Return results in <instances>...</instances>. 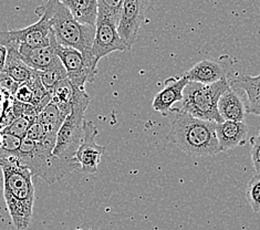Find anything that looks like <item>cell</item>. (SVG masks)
Segmentation results:
<instances>
[{"mask_svg": "<svg viewBox=\"0 0 260 230\" xmlns=\"http://www.w3.org/2000/svg\"><path fill=\"white\" fill-rule=\"evenodd\" d=\"M39 14L48 17L58 45L74 49L84 58L98 62L92 55L95 27L79 23L72 17L69 9L58 0H49V2L42 3L36 9V15Z\"/></svg>", "mask_w": 260, "mask_h": 230, "instance_id": "1", "label": "cell"}, {"mask_svg": "<svg viewBox=\"0 0 260 230\" xmlns=\"http://www.w3.org/2000/svg\"><path fill=\"white\" fill-rule=\"evenodd\" d=\"M175 114L167 139L190 156H213L220 152L216 136V123L203 121L185 112Z\"/></svg>", "mask_w": 260, "mask_h": 230, "instance_id": "2", "label": "cell"}, {"mask_svg": "<svg viewBox=\"0 0 260 230\" xmlns=\"http://www.w3.org/2000/svg\"><path fill=\"white\" fill-rule=\"evenodd\" d=\"M4 197L12 223L18 230L27 229L32 218L35 186L32 175L17 161L2 166Z\"/></svg>", "mask_w": 260, "mask_h": 230, "instance_id": "3", "label": "cell"}, {"mask_svg": "<svg viewBox=\"0 0 260 230\" xmlns=\"http://www.w3.org/2000/svg\"><path fill=\"white\" fill-rule=\"evenodd\" d=\"M55 143L43 140L35 142L24 138L21 141L17 163L26 167L32 177L45 179L49 185L62 179L73 171H79L78 163H68L53 155Z\"/></svg>", "mask_w": 260, "mask_h": 230, "instance_id": "4", "label": "cell"}, {"mask_svg": "<svg viewBox=\"0 0 260 230\" xmlns=\"http://www.w3.org/2000/svg\"><path fill=\"white\" fill-rule=\"evenodd\" d=\"M229 88L228 80H221L213 84L188 82L184 89L181 108L174 109L203 121L222 123L224 120L219 114L218 101Z\"/></svg>", "mask_w": 260, "mask_h": 230, "instance_id": "5", "label": "cell"}, {"mask_svg": "<svg viewBox=\"0 0 260 230\" xmlns=\"http://www.w3.org/2000/svg\"><path fill=\"white\" fill-rule=\"evenodd\" d=\"M122 7V0H98L95 36L92 47V55L98 62L114 51L127 50L117 34Z\"/></svg>", "mask_w": 260, "mask_h": 230, "instance_id": "6", "label": "cell"}, {"mask_svg": "<svg viewBox=\"0 0 260 230\" xmlns=\"http://www.w3.org/2000/svg\"><path fill=\"white\" fill-rule=\"evenodd\" d=\"M90 104V96L85 90H80L74 98L70 114L60 127L53 155L68 163H78L76 154L83 141L84 114Z\"/></svg>", "mask_w": 260, "mask_h": 230, "instance_id": "7", "label": "cell"}, {"mask_svg": "<svg viewBox=\"0 0 260 230\" xmlns=\"http://www.w3.org/2000/svg\"><path fill=\"white\" fill-rule=\"evenodd\" d=\"M55 52L63 64L67 78L78 89L85 90V84L93 82L98 73V62L84 58L79 51L60 45L55 47Z\"/></svg>", "mask_w": 260, "mask_h": 230, "instance_id": "8", "label": "cell"}, {"mask_svg": "<svg viewBox=\"0 0 260 230\" xmlns=\"http://www.w3.org/2000/svg\"><path fill=\"white\" fill-rule=\"evenodd\" d=\"M234 62L229 55H221L218 59L203 60L196 63L183 76L189 82L202 84H213L221 80H228L231 77Z\"/></svg>", "mask_w": 260, "mask_h": 230, "instance_id": "9", "label": "cell"}, {"mask_svg": "<svg viewBox=\"0 0 260 230\" xmlns=\"http://www.w3.org/2000/svg\"><path fill=\"white\" fill-rule=\"evenodd\" d=\"M147 5V2H140V0L123 2L120 21L117 24V34L127 50L133 47L138 38L141 24L144 21Z\"/></svg>", "mask_w": 260, "mask_h": 230, "instance_id": "10", "label": "cell"}, {"mask_svg": "<svg viewBox=\"0 0 260 230\" xmlns=\"http://www.w3.org/2000/svg\"><path fill=\"white\" fill-rule=\"evenodd\" d=\"M83 133V141L77 151L76 160L79 164L80 172L94 174L98 172V167L107 147L99 145L95 142L98 128L92 122L84 121Z\"/></svg>", "mask_w": 260, "mask_h": 230, "instance_id": "11", "label": "cell"}, {"mask_svg": "<svg viewBox=\"0 0 260 230\" xmlns=\"http://www.w3.org/2000/svg\"><path fill=\"white\" fill-rule=\"evenodd\" d=\"M39 20L34 24L17 30H10L12 38L17 42L18 47H26L30 49L48 47L55 40L50 21L43 14L37 15Z\"/></svg>", "mask_w": 260, "mask_h": 230, "instance_id": "12", "label": "cell"}, {"mask_svg": "<svg viewBox=\"0 0 260 230\" xmlns=\"http://www.w3.org/2000/svg\"><path fill=\"white\" fill-rule=\"evenodd\" d=\"M189 81L184 76L169 78L164 83V88L154 97L153 109L159 112L163 116L170 115L174 110V104L183 101L184 89Z\"/></svg>", "mask_w": 260, "mask_h": 230, "instance_id": "13", "label": "cell"}, {"mask_svg": "<svg viewBox=\"0 0 260 230\" xmlns=\"http://www.w3.org/2000/svg\"><path fill=\"white\" fill-rule=\"evenodd\" d=\"M58 42L54 40L50 46L30 49L26 47H18L20 58L30 69L37 72H42L52 68L62 65L61 61L55 52V47Z\"/></svg>", "mask_w": 260, "mask_h": 230, "instance_id": "14", "label": "cell"}, {"mask_svg": "<svg viewBox=\"0 0 260 230\" xmlns=\"http://www.w3.org/2000/svg\"><path fill=\"white\" fill-rule=\"evenodd\" d=\"M247 134H248V126L245 122L224 121L216 124V136H217L220 152L244 145L247 140Z\"/></svg>", "mask_w": 260, "mask_h": 230, "instance_id": "15", "label": "cell"}, {"mask_svg": "<svg viewBox=\"0 0 260 230\" xmlns=\"http://www.w3.org/2000/svg\"><path fill=\"white\" fill-rule=\"evenodd\" d=\"M231 88L238 91H244L248 97V108L247 113L260 116V72L258 76L251 77L241 74V76L228 78Z\"/></svg>", "mask_w": 260, "mask_h": 230, "instance_id": "16", "label": "cell"}, {"mask_svg": "<svg viewBox=\"0 0 260 230\" xmlns=\"http://www.w3.org/2000/svg\"><path fill=\"white\" fill-rule=\"evenodd\" d=\"M14 39V38H12ZM35 72L32 69L24 63L22 59L20 58L19 52H18V45L14 40L8 48V54L7 59H6L5 70L4 73L14 80L18 84H23L29 82L35 76Z\"/></svg>", "mask_w": 260, "mask_h": 230, "instance_id": "17", "label": "cell"}, {"mask_svg": "<svg viewBox=\"0 0 260 230\" xmlns=\"http://www.w3.org/2000/svg\"><path fill=\"white\" fill-rule=\"evenodd\" d=\"M218 111L224 121L244 122L247 114V108L240 98L238 92L232 88H229L220 96L218 101Z\"/></svg>", "mask_w": 260, "mask_h": 230, "instance_id": "18", "label": "cell"}, {"mask_svg": "<svg viewBox=\"0 0 260 230\" xmlns=\"http://www.w3.org/2000/svg\"><path fill=\"white\" fill-rule=\"evenodd\" d=\"M70 14L79 23L95 27L98 18V0H63Z\"/></svg>", "mask_w": 260, "mask_h": 230, "instance_id": "19", "label": "cell"}, {"mask_svg": "<svg viewBox=\"0 0 260 230\" xmlns=\"http://www.w3.org/2000/svg\"><path fill=\"white\" fill-rule=\"evenodd\" d=\"M68 114L64 113L63 111H61L57 105L51 101L40 112L38 117H37V121H38V123L42 126L43 130H45V133L49 139L57 141L58 132L60 127L62 126Z\"/></svg>", "mask_w": 260, "mask_h": 230, "instance_id": "20", "label": "cell"}, {"mask_svg": "<svg viewBox=\"0 0 260 230\" xmlns=\"http://www.w3.org/2000/svg\"><path fill=\"white\" fill-rule=\"evenodd\" d=\"M80 90L81 89H78L77 86H74L67 78L55 85V88L52 90L51 101L61 111H63L64 113L69 115L72 103Z\"/></svg>", "mask_w": 260, "mask_h": 230, "instance_id": "21", "label": "cell"}, {"mask_svg": "<svg viewBox=\"0 0 260 230\" xmlns=\"http://www.w3.org/2000/svg\"><path fill=\"white\" fill-rule=\"evenodd\" d=\"M37 73H38L41 84L45 86V89L48 92L50 93L55 88V85L60 83L62 80L67 79V72L63 64L57 68H52V69L42 71V72H37Z\"/></svg>", "mask_w": 260, "mask_h": 230, "instance_id": "22", "label": "cell"}, {"mask_svg": "<svg viewBox=\"0 0 260 230\" xmlns=\"http://www.w3.org/2000/svg\"><path fill=\"white\" fill-rule=\"evenodd\" d=\"M36 121H37L36 117H30V116L16 117V119L11 122L10 125L6 127L2 133L9 134L12 136H16V138L20 140H23L26 138L29 128L31 127V125Z\"/></svg>", "mask_w": 260, "mask_h": 230, "instance_id": "23", "label": "cell"}, {"mask_svg": "<svg viewBox=\"0 0 260 230\" xmlns=\"http://www.w3.org/2000/svg\"><path fill=\"white\" fill-rule=\"evenodd\" d=\"M246 198L255 213H260V174L251 177L246 189Z\"/></svg>", "mask_w": 260, "mask_h": 230, "instance_id": "24", "label": "cell"}, {"mask_svg": "<svg viewBox=\"0 0 260 230\" xmlns=\"http://www.w3.org/2000/svg\"><path fill=\"white\" fill-rule=\"evenodd\" d=\"M12 41L14 39H12L10 30H0V73H4L8 48Z\"/></svg>", "mask_w": 260, "mask_h": 230, "instance_id": "25", "label": "cell"}, {"mask_svg": "<svg viewBox=\"0 0 260 230\" xmlns=\"http://www.w3.org/2000/svg\"><path fill=\"white\" fill-rule=\"evenodd\" d=\"M250 157L256 174H260V130L250 139Z\"/></svg>", "mask_w": 260, "mask_h": 230, "instance_id": "26", "label": "cell"}, {"mask_svg": "<svg viewBox=\"0 0 260 230\" xmlns=\"http://www.w3.org/2000/svg\"><path fill=\"white\" fill-rule=\"evenodd\" d=\"M18 86H19V84L16 83L14 80H11L7 74L0 73V92L7 93L8 95L14 97Z\"/></svg>", "mask_w": 260, "mask_h": 230, "instance_id": "27", "label": "cell"}]
</instances>
